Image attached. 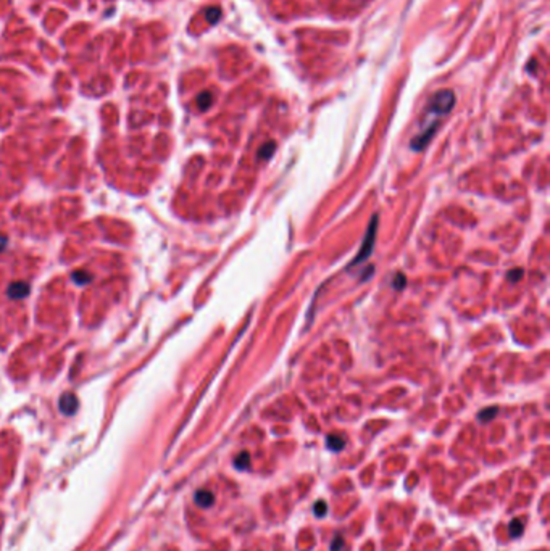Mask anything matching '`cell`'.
Returning a JSON list of instances; mask_svg holds the SVG:
<instances>
[{
	"label": "cell",
	"instance_id": "1",
	"mask_svg": "<svg viewBox=\"0 0 550 551\" xmlns=\"http://www.w3.org/2000/svg\"><path fill=\"white\" fill-rule=\"evenodd\" d=\"M455 105V94L452 90H439V92L434 94V97L431 99L430 105H428V111H426V121L425 126H423L421 133L416 135L415 139L412 140V149L413 150H423L430 144V140L432 139V135L436 134L437 126H439V119L442 116H446L448 111L453 108Z\"/></svg>",
	"mask_w": 550,
	"mask_h": 551
},
{
	"label": "cell",
	"instance_id": "2",
	"mask_svg": "<svg viewBox=\"0 0 550 551\" xmlns=\"http://www.w3.org/2000/svg\"><path fill=\"white\" fill-rule=\"evenodd\" d=\"M376 229H378V216L375 215V216H373L371 224L368 226V229H366V234H365V239H363V244L360 247V251H358V255L350 261V265H349V267H347V269H350V267L360 265V263H363V261L368 260V258L371 256L373 247H375V240H376Z\"/></svg>",
	"mask_w": 550,
	"mask_h": 551
},
{
	"label": "cell",
	"instance_id": "3",
	"mask_svg": "<svg viewBox=\"0 0 550 551\" xmlns=\"http://www.w3.org/2000/svg\"><path fill=\"white\" fill-rule=\"evenodd\" d=\"M60 411L63 414H67V416H71V414L76 413L78 409V398L73 395V393H65L60 398Z\"/></svg>",
	"mask_w": 550,
	"mask_h": 551
},
{
	"label": "cell",
	"instance_id": "4",
	"mask_svg": "<svg viewBox=\"0 0 550 551\" xmlns=\"http://www.w3.org/2000/svg\"><path fill=\"white\" fill-rule=\"evenodd\" d=\"M7 294L10 298H15V300H19V298H24L29 295V285L26 282H13V284L8 285Z\"/></svg>",
	"mask_w": 550,
	"mask_h": 551
},
{
	"label": "cell",
	"instance_id": "5",
	"mask_svg": "<svg viewBox=\"0 0 550 551\" xmlns=\"http://www.w3.org/2000/svg\"><path fill=\"white\" fill-rule=\"evenodd\" d=\"M213 493L208 492V490H199L195 493V503L202 508H208L213 504Z\"/></svg>",
	"mask_w": 550,
	"mask_h": 551
},
{
	"label": "cell",
	"instance_id": "6",
	"mask_svg": "<svg viewBox=\"0 0 550 551\" xmlns=\"http://www.w3.org/2000/svg\"><path fill=\"white\" fill-rule=\"evenodd\" d=\"M234 466L236 469H241V471H245L250 466V454L247 451H242L241 454H237L234 459Z\"/></svg>",
	"mask_w": 550,
	"mask_h": 551
},
{
	"label": "cell",
	"instance_id": "7",
	"mask_svg": "<svg viewBox=\"0 0 550 551\" xmlns=\"http://www.w3.org/2000/svg\"><path fill=\"white\" fill-rule=\"evenodd\" d=\"M326 443H327V448H331L332 451H339V450H342V447L345 445L344 438H341L337 435H327Z\"/></svg>",
	"mask_w": 550,
	"mask_h": 551
},
{
	"label": "cell",
	"instance_id": "8",
	"mask_svg": "<svg viewBox=\"0 0 550 551\" xmlns=\"http://www.w3.org/2000/svg\"><path fill=\"white\" fill-rule=\"evenodd\" d=\"M205 17H206V21H208L210 24H216L218 23V19L221 18V10L218 7H210V8H206Z\"/></svg>",
	"mask_w": 550,
	"mask_h": 551
},
{
	"label": "cell",
	"instance_id": "9",
	"mask_svg": "<svg viewBox=\"0 0 550 551\" xmlns=\"http://www.w3.org/2000/svg\"><path fill=\"white\" fill-rule=\"evenodd\" d=\"M211 102H213V97H211L210 92H202L199 97H197V105H199L200 110H206L210 108Z\"/></svg>",
	"mask_w": 550,
	"mask_h": 551
},
{
	"label": "cell",
	"instance_id": "10",
	"mask_svg": "<svg viewBox=\"0 0 550 551\" xmlns=\"http://www.w3.org/2000/svg\"><path fill=\"white\" fill-rule=\"evenodd\" d=\"M275 150H276V144L275 142H268V144H265L263 147L260 149L258 156H260L261 160H268L270 156L275 153Z\"/></svg>",
	"mask_w": 550,
	"mask_h": 551
},
{
	"label": "cell",
	"instance_id": "11",
	"mask_svg": "<svg viewBox=\"0 0 550 551\" xmlns=\"http://www.w3.org/2000/svg\"><path fill=\"white\" fill-rule=\"evenodd\" d=\"M71 277H73V281L76 282V284H81V285L87 284V282H90V279H92L89 272H86V271H76V272H73V276H71Z\"/></svg>",
	"mask_w": 550,
	"mask_h": 551
},
{
	"label": "cell",
	"instance_id": "12",
	"mask_svg": "<svg viewBox=\"0 0 550 551\" xmlns=\"http://www.w3.org/2000/svg\"><path fill=\"white\" fill-rule=\"evenodd\" d=\"M523 534V522L519 519H513L510 522V535L512 538H518Z\"/></svg>",
	"mask_w": 550,
	"mask_h": 551
},
{
	"label": "cell",
	"instance_id": "13",
	"mask_svg": "<svg viewBox=\"0 0 550 551\" xmlns=\"http://www.w3.org/2000/svg\"><path fill=\"white\" fill-rule=\"evenodd\" d=\"M497 414V408H489V409H484V411L479 413V421H491V419Z\"/></svg>",
	"mask_w": 550,
	"mask_h": 551
},
{
	"label": "cell",
	"instance_id": "14",
	"mask_svg": "<svg viewBox=\"0 0 550 551\" xmlns=\"http://www.w3.org/2000/svg\"><path fill=\"white\" fill-rule=\"evenodd\" d=\"M326 509H327V506H326V503L325 501H318L315 506H313V511H315V514L316 516H320V518H323V516L326 514Z\"/></svg>",
	"mask_w": 550,
	"mask_h": 551
},
{
	"label": "cell",
	"instance_id": "15",
	"mask_svg": "<svg viewBox=\"0 0 550 551\" xmlns=\"http://www.w3.org/2000/svg\"><path fill=\"white\" fill-rule=\"evenodd\" d=\"M521 274H523V269H516V271H513V272L510 271V272H508V279L516 282V281L521 279Z\"/></svg>",
	"mask_w": 550,
	"mask_h": 551
},
{
	"label": "cell",
	"instance_id": "16",
	"mask_svg": "<svg viewBox=\"0 0 550 551\" xmlns=\"http://www.w3.org/2000/svg\"><path fill=\"white\" fill-rule=\"evenodd\" d=\"M342 545H344V540H342V538L339 537V535H337L334 545H332V547H331V551H339V548L342 547Z\"/></svg>",
	"mask_w": 550,
	"mask_h": 551
},
{
	"label": "cell",
	"instance_id": "17",
	"mask_svg": "<svg viewBox=\"0 0 550 551\" xmlns=\"http://www.w3.org/2000/svg\"><path fill=\"white\" fill-rule=\"evenodd\" d=\"M398 276V281L395 282L394 281V287H395L397 290H400L403 285H405V277H402V274H397Z\"/></svg>",
	"mask_w": 550,
	"mask_h": 551
},
{
	"label": "cell",
	"instance_id": "18",
	"mask_svg": "<svg viewBox=\"0 0 550 551\" xmlns=\"http://www.w3.org/2000/svg\"><path fill=\"white\" fill-rule=\"evenodd\" d=\"M7 244H8L7 237H5L3 234H0V251L5 250V247H7Z\"/></svg>",
	"mask_w": 550,
	"mask_h": 551
}]
</instances>
